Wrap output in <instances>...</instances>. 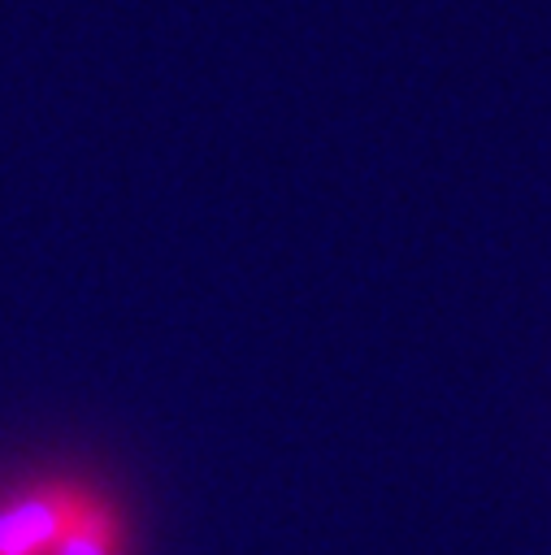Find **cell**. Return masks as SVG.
<instances>
[{
    "label": "cell",
    "mask_w": 551,
    "mask_h": 555,
    "mask_svg": "<svg viewBox=\"0 0 551 555\" xmlns=\"http://www.w3.org/2000/svg\"><path fill=\"white\" fill-rule=\"evenodd\" d=\"M91 494L78 477H35L0 494V555H52Z\"/></svg>",
    "instance_id": "6da1fadb"
},
{
    "label": "cell",
    "mask_w": 551,
    "mask_h": 555,
    "mask_svg": "<svg viewBox=\"0 0 551 555\" xmlns=\"http://www.w3.org/2000/svg\"><path fill=\"white\" fill-rule=\"evenodd\" d=\"M52 555H130V525L121 503L91 486Z\"/></svg>",
    "instance_id": "7a4b0ae2"
}]
</instances>
